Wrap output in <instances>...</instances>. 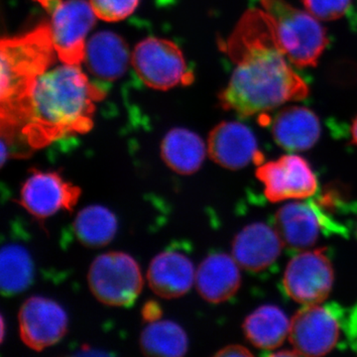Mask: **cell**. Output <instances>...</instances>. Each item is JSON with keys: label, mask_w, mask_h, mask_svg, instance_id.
<instances>
[{"label": "cell", "mask_w": 357, "mask_h": 357, "mask_svg": "<svg viewBox=\"0 0 357 357\" xmlns=\"http://www.w3.org/2000/svg\"><path fill=\"white\" fill-rule=\"evenodd\" d=\"M225 51L236 68L218 96L223 109L251 116L309 95L306 82L286 60L273 20L264 9L251 8L243 14Z\"/></svg>", "instance_id": "1"}, {"label": "cell", "mask_w": 357, "mask_h": 357, "mask_svg": "<svg viewBox=\"0 0 357 357\" xmlns=\"http://www.w3.org/2000/svg\"><path fill=\"white\" fill-rule=\"evenodd\" d=\"M103 93L89 83L79 65L63 64L37 77L21 110L17 126L32 146L93 128L96 102Z\"/></svg>", "instance_id": "2"}, {"label": "cell", "mask_w": 357, "mask_h": 357, "mask_svg": "<svg viewBox=\"0 0 357 357\" xmlns=\"http://www.w3.org/2000/svg\"><path fill=\"white\" fill-rule=\"evenodd\" d=\"M1 126L13 129L33 84L58 58L52 41L50 26L1 40Z\"/></svg>", "instance_id": "3"}, {"label": "cell", "mask_w": 357, "mask_h": 357, "mask_svg": "<svg viewBox=\"0 0 357 357\" xmlns=\"http://www.w3.org/2000/svg\"><path fill=\"white\" fill-rule=\"evenodd\" d=\"M351 342L357 337V307L344 309L333 303L306 305L291 321V344L302 356H321L333 351L342 335Z\"/></svg>", "instance_id": "4"}, {"label": "cell", "mask_w": 357, "mask_h": 357, "mask_svg": "<svg viewBox=\"0 0 357 357\" xmlns=\"http://www.w3.org/2000/svg\"><path fill=\"white\" fill-rule=\"evenodd\" d=\"M273 20L277 36L288 60L299 68L314 67L328 43L326 31L311 13L285 0H260Z\"/></svg>", "instance_id": "5"}, {"label": "cell", "mask_w": 357, "mask_h": 357, "mask_svg": "<svg viewBox=\"0 0 357 357\" xmlns=\"http://www.w3.org/2000/svg\"><path fill=\"white\" fill-rule=\"evenodd\" d=\"M89 290L96 299L110 307H129L139 297L144 280L139 264L121 251L98 255L88 272Z\"/></svg>", "instance_id": "6"}, {"label": "cell", "mask_w": 357, "mask_h": 357, "mask_svg": "<svg viewBox=\"0 0 357 357\" xmlns=\"http://www.w3.org/2000/svg\"><path fill=\"white\" fill-rule=\"evenodd\" d=\"M131 65L148 88L168 91L194 79L188 69L184 54L170 40L149 37L132 52Z\"/></svg>", "instance_id": "7"}, {"label": "cell", "mask_w": 357, "mask_h": 357, "mask_svg": "<svg viewBox=\"0 0 357 357\" xmlns=\"http://www.w3.org/2000/svg\"><path fill=\"white\" fill-rule=\"evenodd\" d=\"M96 18L86 0H65L54 8L50 24L52 41L63 64L84 62L86 37L96 25Z\"/></svg>", "instance_id": "8"}, {"label": "cell", "mask_w": 357, "mask_h": 357, "mask_svg": "<svg viewBox=\"0 0 357 357\" xmlns=\"http://www.w3.org/2000/svg\"><path fill=\"white\" fill-rule=\"evenodd\" d=\"M333 269L325 249L294 256L286 267L283 287L291 299L300 304H321L333 289Z\"/></svg>", "instance_id": "9"}, {"label": "cell", "mask_w": 357, "mask_h": 357, "mask_svg": "<svg viewBox=\"0 0 357 357\" xmlns=\"http://www.w3.org/2000/svg\"><path fill=\"white\" fill-rule=\"evenodd\" d=\"M264 185V194L272 203L289 199H307L318 191V181L309 162L298 155H284L256 170Z\"/></svg>", "instance_id": "10"}, {"label": "cell", "mask_w": 357, "mask_h": 357, "mask_svg": "<svg viewBox=\"0 0 357 357\" xmlns=\"http://www.w3.org/2000/svg\"><path fill=\"white\" fill-rule=\"evenodd\" d=\"M21 340L33 351L58 344L67 333L69 318L64 307L43 296L28 298L18 312Z\"/></svg>", "instance_id": "11"}, {"label": "cell", "mask_w": 357, "mask_h": 357, "mask_svg": "<svg viewBox=\"0 0 357 357\" xmlns=\"http://www.w3.org/2000/svg\"><path fill=\"white\" fill-rule=\"evenodd\" d=\"M81 190L54 171L33 170L20 190V204L33 217L43 220L70 211Z\"/></svg>", "instance_id": "12"}, {"label": "cell", "mask_w": 357, "mask_h": 357, "mask_svg": "<svg viewBox=\"0 0 357 357\" xmlns=\"http://www.w3.org/2000/svg\"><path fill=\"white\" fill-rule=\"evenodd\" d=\"M208 153L218 165L239 170L250 164L261 163L262 154L252 131L236 121H223L211 131Z\"/></svg>", "instance_id": "13"}, {"label": "cell", "mask_w": 357, "mask_h": 357, "mask_svg": "<svg viewBox=\"0 0 357 357\" xmlns=\"http://www.w3.org/2000/svg\"><path fill=\"white\" fill-rule=\"evenodd\" d=\"M282 246L283 241L277 230L265 223H250L234 237L232 257L244 270L260 272L278 259Z\"/></svg>", "instance_id": "14"}, {"label": "cell", "mask_w": 357, "mask_h": 357, "mask_svg": "<svg viewBox=\"0 0 357 357\" xmlns=\"http://www.w3.org/2000/svg\"><path fill=\"white\" fill-rule=\"evenodd\" d=\"M194 263L178 251H164L155 256L147 270L150 288L159 297L175 299L185 295L196 282Z\"/></svg>", "instance_id": "15"}, {"label": "cell", "mask_w": 357, "mask_h": 357, "mask_svg": "<svg viewBox=\"0 0 357 357\" xmlns=\"http://www.w3.org/2000/svg\"><path fill=\"white\" fill-rule=\"evenodd\" d=\"M131 58L126 40L112 31H100L86 42L84 62L98 79L114 82L126 74Z\"/></svg>", "instance_id": "16"}, {"label": "cell", "mask_w": 357, "mask_h": 357, "mask_svg": "<svg viewBox=\"0 0 357 357\" xmlns=\"http://www.w3.org/2000/svg\"><path fill=\"white\" fill-rule=\"evenodd\" d=\"M275 229L283 244L293 251L306 250L318 241L324 230L318 211L312 201L289 203L275 215Z\"/></svg>", "instance_id": "17"}, {"label": "cell", "mask_w": 357, "mask_h": 357, "mask_svg": "<svg viewBox=\"0 0 357 357\" xmlns=\"http://www.w3.org/2000/svg\"><path fill=\"white\" fill-rule=\"evenodd\" d=\"M239 265L232 256L213 253L204 258L197 269V290L211 304H220L236 295L241 285Z\"/></svg>", "instance_id": "18"}, {"label": "cell", "mask_w": 357, "mask_h": 357, "mask_svg": "<svg viewBox=\"0 0 357 357\" xmlns=\"http://www.w3.org/2000/svg\"><path fill=\"white\" fill-rule=\"evenodd\" d=\"M319 117L304 107L282 109L272 122L275 142L288 151H306L316 145L321 136Z\"/></svg>", "instance_id": "19"}, {"label": "cell", "mask_w": 357, "mask_h": 357, "mask_svg": "<svg viewBox=\"0 0 357 357\" xmlns=\"http://www.w3.org/2000/svg\"><path fill=\"white\" fill-rule=\"evenodd\" d=\"M208 146L201 136L190 129L176 128L164 136L160 146L162 160L180 175L198 172L206 159Z\"/></svg>", "instance_id": "20"}, {"label": "cell", "mask_w": 357, "mask_h": 357, "mask_svg": "<svg viewBox=\"0 0 357 357\" xmlns=\"http://www.w3.org/2000/svg\"><path fill=\"white\" fill-rule=\"evenodd\" d=\"M291 321L280 307L264 305L245 319L243 332L257 349L273 351L283 344L290 333Z\"/></svg>", "instance_id": "21"}, {"label": "cell", "mask_w": 357, "mask_h": 357, "mask_svg": "<svg viewBox=\"0 0 357 357\" xmlns=\"http://www.w3.org/2000/svg\"><path fill=\"white\" fill-rule=\"evenodd\" d=\"M73 229L77 241L86 248H100L114 241L119 220L107 206L91 204L77 213Z\"/></svg>", "instance_id": "22"}, {"label": "cell", "mask_w": 357, "mask_h": 357, "mask_svg": "<svg viewBox=\"0 0 357 357\" xmlns=\"http://www.w3.org/2000/svg\"><path fill=\"white\" fill-rule=\"evenodd\" d=\"M35 267L31 255L25 246L8 243L0 252V288L4 296L24 292L34 280Z\"/></svg>", "instance_id": "23"}, {"label": "cell", "mask_w": 357, "mask_h": 357, "mask_svg": "<svg viewBox=\"0 0 357 357\" xmlns=\"http://www.w3.org/2000/svg\"><path fill=\"white\" fill-rule=\"evenodd\" d=\"M139 344L146 356L181 357L189 349V338L184 328L170 319L148 324L140 335Z\"/></svg>", "instance_id": "24"}, {"label": "cell", "mask_w": 357, "mask_h": 357, "mask_svg": "<svg viewBox=\"0 0 357 357\" xmlns=\"http://www.w3.org/2000/svg\"><path fill=\"white\" fill-rule=\"evenodd\" d=\"M96 17L107 22H117L136 10L139 0H89Z\"/></svg>", "instance_id": "25"}, {"label": "cell", "mask_w": 357, "mask_h": 357, "mask_svg": "<svg viewBox=\"0 0 357 357\" xmlns=\"http://www.w3.org/2000/svg\"><path fill=\"white\" fill-rule=\"evenodd\" d=\"M307 13L319 20L332 21L344 17L351 10L352 0H302Z\"/></svg>", "instance_id": "26"}, {"label": "cell", "mask_w": 357, "mask_h": 357, "mask_svg": "<svg viewBox=\"0 0 357 357\" xmlns=\"http://www.w3.org/2000/svg\"><path fill=\"white\" fill-rule=\"evenodd\" d=\"M142 318L147 324L153 323L162 318L163 311L161 305L156 301H148L142 307Z\"/></svg>", "instance_id": "27"}, {"label": "cell", "mask_w": 357, "mask_h": 357, "mask_svg": "<svg viewBox=\"0 0 357 357\" xmlns=\"http://www.w3.org/2000/svg\"><path fill=\"white\" fill-rule=\"evenodd\" d=\"M253 354L243 345L231 344L223 347L220 351L215 354V356H252Z\"/></svg>", "instance_id": "28"}, {"label": "cell", "mask_w": 357, "mask_h": 357, "mask_svg": "<svg viewBox=\"0 0 357 357\" xmlns=\"http://www.w3.org/2000/svg\"><path fill=\"white\" fill-rule=\"evenodd\" d=\"M269 356H302V354H301L299 351H296V349H294V351H290V349H288V351H277V352H274V354H270Z\"/></svg>", "instance_id": "29"}, {"label": "cell", "mask_w": 357, "mask_h": 357, "mask_svg": "<svg viewBox=\"0 0 357 357\" xmlns=\"http://www.w3.org/2000/svg\"><path fill=\"white\" fill-rule=\"evenodd\" d=\"M351 137L352 142H354V144L357 145V116L356 119H354V122H352Z\"/></svg>", "instance_id": "30"}, {"label": "cell", "mask_w": 357, "mask_h": 357, "mask_svg": "<svg viewBox=\"0 0 357 357\" xmlns=\"http://www.w3.org/2000/svg\"><path fill=\"white\" fill-rule=\"evenodd\" d=\"M2 321H1V328H2V331H1V340H3V337H4V321H3V317H2Z\"/></svg>", "instance_id": "31"}]
</instances>
